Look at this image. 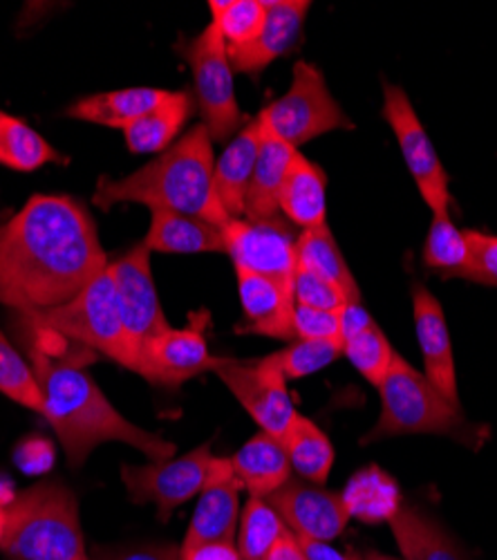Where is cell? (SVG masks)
I'll return each mask as SVG.
<instances>
[{"label": "cell", "mask_w": 497, "mask_h": 560, "mask_svg": "<svg viewBox=\"0 0 497 560\" xmlns=\"http://www.w3.org/2000/svg\"><path fill=\"white\" fill-rule=\"evenodd\" d=\"M108 265L83 205L68 196H32L0 229V305L19 314L59 307Z\"/></svg>", "instance_id": "6da1fadb"}, {"label": "cell", "mask_w": 497, "mask_h": 560, "mask_svg": "<svg viewBox=\"0 0 497 560\" xmlns=\"http://www.w3.org/2000/svg\"><path fill=\"white\" fill-rule=\"evenodd\" d=\"M27 354L43 393V417L52 424L72 466H81L104 442L134 446L151 462L175 455V444L128 422L72 352L50 350L38 335H32Z\"/></svg>", "instance_id": "7a4b0ae2"}, {"label": "cell", "mask_w": 497, "mask_h": 560, "mask_svg": "<svg viewBox=\"0 0 497 560\" xmlns=\"http://www.w3.org/2000/svg\"><path fill=\"white\" fill-rule=\"evenodd\" d=\"M213 168V139L198 124L144 168L121 179L99 177L93 202L102 209L146 205L151 211L196 215L224 226L232 218L220 205Z\"/></svg>", "instance_id": "3957f363"}, {"label": "cell", "mask_w": 497, "mask_h": 560, "mask_svg": "<svg viewBox=\"0 0 497 560\" xmlns=\"http://www.w3.org/2000/svg\"><path fill=\"white\" fill-rule=\"evenodd\" d=\"M0 551L8 560H93L74 493L61 482H40L16 493Z\"/></svg>", "instance_id": "277c9868"}, {"label": "cell", "mask_w": 497, "mask_h": 560, "mask_svg": "<svg viewBox=\"0 0 497 560\" xmlns=\"http://www.w3.org/2000/svg\"><path fill=\"white\" fill-rule=\"evenodd\" d=\"M21 325L25 330H40L70 339L90 352L113 359L126 370L134 372L138 368V359H134L121 323L110 269H104L72 301L45 312L21 314Z\"/></svg>", "instance_id": "5b68a950"}, {"label": "cell", "mask_w": 497, "mask_h": 560, "mask_svg": "<svg viewBox=\"0 0 497 560\" xmlns=\"http://www.w3.org/2000/svg\"><path fill=\"white\" fill-rule=\"evenodd\" d=\"M381 415L366 442L399 435H446L464 427L462 406L450 404L419 370L394 354L388 377L377 388Z\"/></svg>", "instance_id": "8992f818"}, {"label": "cell", "mask_w": 497, "mask_h": 560, "mask_svg": "<svg viewBox=\"0 0 497 560\" xmlns=\"http://www.w3.org/2000/svg\"><path fill=\"white\" fill-rule=\"evenodd\" d=\"M260 117L271 132L294 149L336 128H352L328 90L323 74L305 61L294 66L292 85L285 95L271 102Z\"/></svg>", "instance_id": "52a82bcc"}, {"label": "cell", "mask_w": 497, "mask_h": 560, "mask_svg": "<svg viewBox=\"0 0 497 560\" xmlns=\"http://www.w3.org/2000/svg\"><path fill=\"white\" fill-rule=\"evenodd\" d=\"M215 455L211 444H202L182 457H170L142 466H121V480L134 504L153 502L157 516L168 521L170 513L204 491L213 476Z\"/></svg>", "instance_id": "ba28073f"}, {"label": "cell", "mask_w": 497, "mask_h": 560, "mask_svg": "<svg viewBox=\"0 0 497 560\" xmlns=\"http://www.w3.org/2000/svg\"><path fill=\"white\" fill-rule=\"evenodd\" d=\"M196 79V97L213 142H224L242 124V113L236 100L234 68L215 23H211L187 52Z\"/></svg>", "instance_id": "9c48e42d"}, {"label": "cell", "mask_w": 497, "mask_h": 560, "mask_svg": "<svg viewBox=\"0 0 497 560\" xmlns=\"http://www.w3.org/2000/svg\"><path fill=\"white\" fill-rule=\"evenodd\" d=\"M108 269L115 283L123 330L134 359H138L134 372H140L146 348L170 330L151 271V249L140 243L117 262H110Z\"/></svg>", "instance_id": "30bf717a"}, {"label": "cell", "mask_w": 497, "mask_h": 560, "mask_svg": "<svg viewBox=\"0 0 497 560\" xmlns=\"http://www.w3.org/2000/svg\"><path fill=\"white\" fill-rule=\"evenodd\" d=\"M383 117L390 124L401 155L413 173L422 198L430 207L433 215L448 213V175L433 149L428 132L424 130L409 95L392 83L383 85Z\"/></svg>", "instance_id": "8fae6325"}, {"label": "cell", "mask_w": 497, "mask_h": 560, "mask_svg": "<svg viewBox=\"0 0 497 560\" xmlns=\"http://www.w3.org/2000/svg\"><path fill=\"white\" fill-rule=\"evenodd\" d=\"M222 229L227 254L236 269L294 283L298 271V236L283 218H232Z\"/></svg>", "instance_id": "7c38bea8"}, {"label": "cell", "mask_w": 497, "mask_h": 560, "mask_svg": "<svg viewBox=\"0 0 497 560\" xmlns=\"http://www.w3.org/2000/svg\"><path fill=\"white\" fill-rule=\"evenodd\" d=\"M222 384L242 404V408L256 419V424L279 440L285 438L289 424L296 417L287 380L281 372L269 365L264 359L234 361L224 359L215 370Z\"/></svg>", "instance_id": "4fadbf2b"}, {"label": "cell", "mask_w": 497, "mask_h": 560, "mask_svg": "<svg viewBox=\"0 0 497 560\" xmlns=\"http://www.w3.org/2000/svg\"><path fill=\"white\" fill-rule=\"evenodd\" d=\"M264 500L279 511L287 529L298 538L332 542L345 532L352 516L345 498L321 485L289 480Z\"/></svg>", "instance_id": "5bb4252c"}, {"label": "cell", "mask_w": 497, "mask_h": 560, "mask_svg": "<svg viewBox=\"0 0 497 560\" xmlns=\"http://www.w3.org/2000/svg\"><path fill=\"white\" fill-rule=\"evenodd\" d=\"M240 482L234 476L232 459L217 457L213 466V476L200 502L193 511L187 536L179 549L191 551L206 542H234L240 525Z\"/></svg>", "instance_id": "9a60e30c"}, {"label": "cell", "mask_w": 497, "mask_h": 560, "mask_svg": "<svg viewBox=\"0 0 497 560\" xmlns=\"http://www.w3.org/2000/svg\"><path fill=\"white\" fill-rule=\"evenodd\" d=\"M222 363L224 359L209 352L198 325L185 330L170 328L146 348L138 375L155 386L179 388L204 372H215Z\"/></svg>", "instance_id": "2e32d148"}, {"label": "cell", "mask_w": 497, "mask_h": 560, "mask_svg": "<svg viewBox=\"0 0 497 560\" xmlns=\"http://www.w3.org/2000/svg\"><path fill=\"white\" fill-rule=\"evenodd\" d=\"M238 292L245 314L240 332L269 339H294V283L236 269Z\"/></svg>", "instance_id": "e0dca14e"}, {"label": "cell", "mask_w": 497, "mask_h": 560, "mask_svg": "<svg viewBox=\"0 0 497 560\" xmlns=\"http://www.w3.org/2000/svg\"><path fill=\"white\" fill-rule=\"evenodd\" d=\"M413 314H415L417 341H419V348L424 354L426 380L450 404L460 406L453 346H450V335H448V325L443 318V310H441L439 301L424 285H415V290H413Z\"/></svg>", "instance_id": "ac0fdd59"}, {"label": "cell", "mask_w": 497, "mask_h": 560, "mask_svg": "<svg viewBox=\"0 0 497 560\" xmlns=\"http://www.w3.org/2000/svg\"><path fill=\"white\" fill-rule=\"evenodd\" d=\"M309 8V0H269L267 19L256 40L245 45V48L229 50L232 68L253 74L289 52L303 30Z\"/></svg>", "instance_id": "d6986e66"}, {"label": "cell", "mask_w": 497, "mask_h": 560, "mask_svg": "<svg viewBox=\"0 0 497 560\" xmlns=\"http://www.w3.org/2000/svg\"><path fill=\"white\" fill-rule=\"evenodd\" d=\"M296 155L298 149L285 144L260 117V147L245 198V220H264L279 215L283 186Z\"/></svg>", "instance_id": "ffe728a7"}, {"label": "cell", "mask_w": 497, "mask_h": 560, "mask_svg": "<svg viewBox=\"0 0 497 560\" xmlns=\"http://www.w3.org/2000/svg\"><path fill=\"white\" fill-rule=\"evenodd\" d=\"M232 459L236 480L251 498H269L289 482L292 462L283 440L260 431Z\"/></svg>", "instance_id": "44dd1931"}, {"label": "cell", "mask_w": 497, "mask_h": 560, "mask_svg": "<svg viewBox=\"0 0 497 560\" xmlns=\"http://www.w3.org/2000/svg\"><path fill=\"white\" fill-rule=\"evenodd\" d=\"M144 245L162 254H227L220 224L173 211H153Z\"/></svg>", "instance_id": "7402d4cb"}, {"label": "cell", "mask_w": 497, "mask_h": 560, "mask_svg": "<svg viewBox=\"0 0 497 560\" xmlns=\"http://www.w3.org/2000/svg\"><path fill=\"white\" fill-rule=\"evenodd\" d=\"M258 147H260V117L251 119L232 139V144L224 149V153L215 162V168H213L215 191L222 209L229 213V218L245 215V198L253 175Z\"/></svg>", "instance_id": "603a6c76"}, {"label": "cell", "mask_w": 497, "mask_h": 560, "mask_svg": "<svg viewBox=\"0 0 497 560\" xmlns=\"http://www.w3.org/2000/svg\"><path fill=\"white\" fill-rule=\"evenodd\" d=\"M168 97V90L157 88H126L102 92V95L85 97L70 106L68 115L72 119L99 124L108 128L126 130L130 124L142 119L155 106Z\"/></svg>", "instance_id": "cb8c5ba5"}, {"label": "cell", "mask_w": 497, "mask_h": 560, "mask_svg": "<svg viewBox=\"0 0 497 560\" xmlns=\"http://www.w3.org/2000/svg\"><path fill=\"white\" fill-rule=\"evenodd\" d=\"M326 173L298 151L285 179L279 209L287 215L289 222L298 224L303 231L326 226Z\"/></svg>", "instance_id": "d4e9b609"}, {"label": "cell", "mask_w": 497, "mask_h": 560, "mask_svg": "<svg viewBox=\"0 0 497 560\" xmlns=\"http://www.w3.org/2000/svg\"><path fill=\"white\" fill-rule=\"evenodd\" d=\"M390 529L403 560H466L446 532L415 506H397Z\"/></svg>", "instance_id": "484cf974"}, {"label": "cell", "mask_w": 497, "mask_h": 560, "mask_svg": "<svg viewBox=\"0 0 497 560\" xmlns=\"http://www.w3.org/2000/svg\"><path fill=\"white\" fill-rule=\"evenodd\" d=\"M191 108L193 102L187 92H168V97L159 106L123 130L128 149L134 155L164 153L168 147H173V139L182 130Z\"/></svg>", "instance_id": "4316f807"}, {"label": "cell", "mask_w": 497, "mask_h": 560, "mask_svg": "<svg viewBox=\"0 0 497 560\" xmlns=\"http://www.w3.org/2000/svg\"><path fill=\"white\" fill-rule=\"evenodd\" d=\"M283 444L292 462V471L311 485H326L334 464V446L309 417L296 412Z\"/></svg>", "instance_id": "83f0119b"}, {"label": "cell", "mask_w": 497, "mask_h": 560, "mask_svg": "<svg viewBox=\"0 0 497 560\" xmlns=\"http://www.w3.org/2000/svg\"><path fill=\"white\" fill-rule=\"evenodd\" d=\"M296 249H298V269L330 280V283H334L350 296V301L360 303L356 280L341 249L336 247V241L332 236V231L328 229V224L319 229H305L298 236Z\"/></svg>", "instance_id": "f1b7e54d"}, {"label": "cell", "mask_w": 497, "mask_h": 560, "mask_svg": "<svg viewBox=\"0 0 497 560\" xmlns=\"http://www.w3.org/2000/svg\"><path fill=\"white\" fill-rule=\"evenodd\" d=\"M424 262L446 278H473V254L466 231H460L448 213L433 215L424 247Z\"/></svg>", "instance_id": "f546056e"}, {"label": "cell", "mask_w": 497, "mask_h": 560, "mask_svg": "<svg viewBox=\"0 0 497 560\" xmlns=\"http://www.w3.org/2000/svg\"><path fill=\"white\" fill-rule=\"evenodd\" d=\"M57 160L63 162L34 128L8 113H0V164L12 171L32 173Z\"/></svg>", "instance_id": "4dcf8cb0"}, {"label": "cell", "mask_w": 497, "mask_h": 560, "mask_svg": "<svg viewBox=\"0 0 497 560\" xmlns=\"http://www.w3.org/2000/svg\"><path fill=\"white\" fill-rule=\"evenodd\" d=\"M287 525L279 516V511L271 506L264 498H249L240 513L238 525V553L240 560H264L285 534Z\"/></svg>", "instance_id": "1f68e13d"}, {"label": "cell", "mask_w": 497, "mask_h": 560, "mask_svg": "<svg viewBox=\"0 0 497 560\" xmlns=\"http://www.w3.org/2000/svg\"><path fill=\"white\" fill-rule=\"evenodd\" d=\"M209 10L227 50H238L256 40L267 19L264 0H211Z\"/></svg>", "instance_id": "d6a6232c"}, {"label": "cell", "mask_w": 497, "mask_h": 560, "mask_svg": "<svg viewBox=\"0 0 497 560\" xmlns=\"http://www.w3.org/2000/svg\"><path fill=\"white\" fill-rule=\"evenodd\" d=\"M343 354L352 361L360 375L379 388L381 382L388 377L397 352L379 325L372 323L366 330H360L358 335L343 341Z\"/></svg>", "instance_id": "836d02e7"}, {"label": "cell", "mask_w": 497, "mask_h": 560, "mask_svg": "<svg viewBox=\"0 0 497 560\" xmlns=\"http://www.w3.org/2000/svg\"><path fill=\"white\" fill-rule=\"evenodd\" d=\"M0 393L43 415V393L34 370L29 361H25L8 341L3 330H0Z\"/></svg>", "instance_id": "e575fe53"}, {"label": "cell", "mask_w": 497, "mask_h": 560, "mask_svg": "<svg viewBox=\"0 0 497 560\" xmlns=\"http://www.w3.org/2000/svg\"><path fill=\"white\" fill-rule=\"evenodd\" d=\"M343 354L341 341H298L281 352L262 357L274 365L285 380H303L313 375Z\"/></svg>", "instance_id": "d590c367"}, {"label": "cell", "mask_w": 497, "mask_h": 560, "mask_svg": "<svg viewBox=\"0 0 497 560\" xmlns=\"http://www.w3.org/2000/svg\"><path fill=\"white\" fill-rule=\"evenodd\" d=\"M294 299L296 305L326 312H343L350 303H354L341 288L330 283V280L303 269H298L294 278Z\"/></svg>", "instance_id": "8d00e7d4"}, {"label": "cell", "mask_w": 497, "mask_h": 560, "mask_svg": "<svg viewBox=\"0 0 497 560\" xmlns=\"http://www.w3.org/2000/svg\"><path fill=\"white\" fill-rule=\"evenodd\" d=\"M294 337L298 341H341V312L294 307Z\"/></svg>", "instance_id": "74e56055"}, {"label": "cell", "mask_w": 497, "mask_h": 560, "mask_svg": "<svg viewBox=\"0 0 497 560\" xmlns=\"http://www.w3.org/2000/svg\"><path fill=\"white\" fill-rule=\"evenodd\" d=\"M473 254V278L475 283L497 288V236H486L480 231H466Z\"/></svg>", "instance_id": "f35d334b"}, {"label": "cell", "mask_w": 497, "mask_h": 560, "mask_svg": "<svg viewBox=\"0 0 497 560\" xmlns=\"http://www.w3.org/2000/svg\"><path fill=\"white\" fill-rule=\"evenodd\" d=\"M93 560H182L179 545H138V547H110L93 549Z\"/></svg>", "instance_id": "ab89813d"}, {"label": "cell", "mask_w": 497, "mask_h": 560, "mask_svg": "<svg viewBox=\"0 0 497 560\" xmlns=\"http://www.w3.org/2000/svg\"><path fill=\"white\" fill-rule=\"evenodd\" d=\"M14 459L19 462V466H21L23 471H29V474L34 471V474H38V471L48 469V466L55 462V451L50 448V444L34 440V442L23 444V446L16 451V457H14Z\"/></svg>", "instance_id": "60d3db41"}, {"label": "cell", "mask_w": 497, "mask_h": 560, "mask_svg": "<svg viewBox=\"0 0 497 560\" xmlns=\"http://www.w3.org/2000/svg\"><path fill=\"white\" fill-rule=\"evenodd\" d=\"M182 560H240L236 542H206L182 553Z\"/></svg>", "instance_id": "b9f144b4"}, {"label": "cell", "mask_w": 497, "mask_h": 560, "mask_svg": "<svg viewBox=\"0 0 497 560\" xmlns=\"http://www.w3.org/2000/svg\"><path fill=\"white\" fill-rule=\"evenodd\" d=\"M298 538V536H296ZM298 545L307 560H352L350 556L334 549L330 542L323 540H311V538H298Z\"/></svg>", "instance_id": "7bdbcfd3"}, {"label": "cell", "mask_w": 497, "mask_h": 560, "mask_svg": "<svg viewBox=\"0 0 497 560\" xmlns=\"http://www.w3.org/2000/svg\"><path fill=\"white\" fill-rule=\"evenodd\" d=\"M264 560H307V558L298 545V538L292 532H287L274 547H271Z\"/></svg>", "instance_id": "ee69618b"}, {"label": "cell", "mask_w": 497, "mask_h": 560, "mask_svg": "<svg viewBox=\"0 0 497 560\" xmlns=\"http://www.w3.org/2000/svg\"><path fill=\"white\" fill-rule=\"evenodd\" d=\"M5 532H8V506H0V547H3Z\"/></svg>", "instance_id": "f6af8a7d"}, {"label": "cell", "mask_w": 497, "mask_h": 560, "mask_svg": "<svg viewBox=\"0 0 497 560\" xmlns=\"http://www.w3.org/2000/svg\"><path fill=\"white\" fill-rule=\"evenodd\" d=\"M364 560H403V558H394V556H388V553H381V551H368L364 556Z\"/></svg>", "instance_id": "bcb514c9"}, {"label": "cell", "mask_w": 497, "mask_h": 560, "mask_svg": "<svg viewBox=\"0 0 497 560\" xmlns=\"http://www.w3.org/2000/svg\"><path fill=\"white\" fill-rule=\"evenodd\" d=\"M10 220V213H0V229H3L5 226V222Z\"/></svg>", "instance_id": "7dc6e473"}, {"label": "cell", "mask_w": 497, "mask_h": 560, "mask_svg": "<svg viewBox=\"0 0 497 560\" xmlns=\"http://www.w3.org/2000/svg\"><path fill=\"white\" fill-rule=\"evenodd\" d=\"M350 558H352V560H364V558H360V556H354V553H350Z\"/></svg>", "instance_id": "c3c4849f"}]
</instances>
